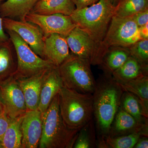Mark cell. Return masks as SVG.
Returning a JSON list of instances; mask_svg holds the SVG:
<instances>
[{
    "label": "cell",
    "instance_id": "obj_1",
    "mask_svg": "<svg viewBox=\"0 0 148 148\" xmlns=\"http://www.w3.org/2000/svg\"><path fill=\"white\" fill-rule=\"evenodd\" d=\"M123 92L112 75L103 73L96 81L92 93L93 116L100 138L109 135Z\"/></svg>",
    "mask_w": 148,
    "mask_h": 148
},
{
    "label": "cell",
    "instance_id": "obj_2",
    "mask_svg": "<svg viewBox=\"0 0 148 148\" xmlns=\"http://www.w3.org/2000/svg\"><path fill=\"white\" fill-rule=\"evenodd\" d=\"M115 6L109 0H100L85 8L75 9L70 15L77 26L87 32L95 43L97 49L96 65L100 64L101 45L106 36Z\"/></svg>",
    "mask_w": 148,
    "mask_h": 148
},
{
    "label": "cell",
    "instance_id": "obj_3",
    "mask_svg": "<svg viewBox=\"0 0 148 148\" xmlns=\"http://www.w3.org/2000/svg\"><path fill=\"white\" fill-rule=\"evenodd\" d=\"M42 133L40 148H73L79 130L69 128L63 120L59 106L58 93L42 114Z\"/></svg>",
    "mask_w": 148,
    "mask_h": 148
},
{
    "label": "cell",
    "instance_id": "obj_4",
    "mask_svg": "<svg viewBox=\"0 0 148 148\" xmlns=\"http://www.w3.org/2000/svg\"><path fill=\"white\" fill-rule=\"evenodd\" d=\"M58 99L61 116L69 128L79 130L93 118L92 94L80 93L64 85Z\"/></svg>",
    "mask_w": 148,
    "mask_h": 148
},
{
    "label": "cell",
    "instance_id": "obj_5",
    "mask_svg": "<svg viewBox=\"0 0 148 148\" xmlns=\"http://www.w3.org/2000/svg\"><path fill=\"white\" fill-rule=\"evenodd\" d=\"M91 65L89 60L71 53L58 67L64 86L80 93L92 94L96 80L91 71Z\"/></svg>",
    "mask_w": 148,
    "mask_h": 148
},
{
    "label": "cell",
    "instance_id": "obj_6",
    "mask_svg": "<svg viewBox=\"0 0 148 148\" xmlns=\"http://www.w3.org/2000/svg\"><path fill=\"white\" fill-rule=\"evenodd\" d=\"M6 32L16 52L17 65L14 75L17 77L32 76L55 67L51 61L35 53L16 33L10 31Z\"/></svg>",
    "mask_w": 148,
    "mask_h": 148
},
{
    "label": "cell",
    "instance_id": "obj_7",
    "mask_svg": "<svg viewBox=\"0 0 148 148\" xmlns=\"http://www.w3.org/2000/svg\"><path fill=\"white\" fill-rule=\"evenodd\" d=\"M140 40L142 39L139 27L131 17L121 18L114 15L101 45L100 64L108 48L112 46L129 48Z\"/></svg>",
    "mask_w": 148,
    "mask_h": 148
},
{
    "label": "cell",
    "instance_id": "obj_8",
    "mask_svg": "<svg viewBox=\"0 0 148 148\" xmlns=\"http://www.w3.org/2000/svg\"><path fill=\"white\" fill-rule=\"evenodd\" d=\"M0 101L10 119L22 116L27 111L23 91L15 75L0 83Z\"/></svg>",
    "mask_w": 148,
    "mask_h": 148
},
{
    "label": "cell",
    "instance_id": "obj_9",
    "mask_svg": "<svg viewBox=\"0 0 148 148\" xmlns=\"http://www.w3.org/2000/svg\"><path fill=\"white\" fill-rule=\"evenodd\" d=\"M2 18L3 26L6 31L16 33L35 53L44 58V35L38 26L27 21H19L8 18Z\"/></svg>",
    "mask_w": 148,
    "mask_h": 148
},
{
    "label": "cell",
    "instance_id": "obj_10",
    "mask_svg": "<svg viewBox=\"0 0 148 148\" xmlns=\"http://www.w3.org/2000/svg\"><path fill=\"white\" fill-rule=\"evenodd\" d=\"M26 20L38 26L44 36L53 34L66 36L77 26L71 16L62 14L45 15L31 12L26 16Z\"/></svg>",
    "mask_w": 148,
    "mask_h": 148
},
{
    "label": "cell",
    "instance_id": "obj_11",
    "mask_svg": "<svg viewBox=\"0 0 148 148\" xmlns=\"http://www.w3.org/2000/svg\"><path fill=\"white\" fill-rule=\"evenodd\" d=\"M66 38L71 54L89 60L91 65H96L97 47L87 32L77 26Z\"/></svg>",
    "mask_w": 148,
    "mask_h": 148
},
{
    "label": "cell",
    "instance_id": "obj_12",
    "mask_svg": "<svg viewBox=\"0 0 148 148\" xmlns=\"http://www.w3.org/2000/svg\"><path fill=\"white\" fill-rule=\"evenodd\" d=\"M22 148L38 147L42 133V114L38 110H27L21 122Z\"/></svg>",
    "mask_w": 148,
    "mask_h": 148
},
{
    "label": "cell",
    "instance_id": "obj_13",
    "mask_svg": "<svg viewBox=\"0 0 148 148\" xmlns=\"http://www.w3.org/2000/svg\"><path fill=\"white\" fill-rule=\"evenodd\" d=\"M50 69L27 77H17L15 75L23 91L27 110H38L42 86L46 75Z\"/></svg>",
    "mask_w": 148,
    "mask_h": 148
},
{
    "label": "cell",
    "instance_id": "obj_14",
    "mask_svg": "<svg viewBox=\"0 0 148 148\" xmlns=\"http://www.w3.org/2000/svg\"><path fill=\"white\" fill-rule=\"evenodd\" d=\"M71 54L66 36L57 34L45 36V59L49 60L56 66L58 67Z\"/></svg>",
    "mask_w": 148,
    "mask_h": 148
},
{
    "label": "cell",
    "instance_id": "obj_15",
    "mask_svg": "<svg viewBox=\"0 0 148 148\" xmlns=\"http://www.w3.org/2000/svg\"><path fill=\"white\" fill-rule=\"evenodd\" d=\"M135 132L148 135V124L140 123L120 107L111 125L109 136L117 137Z\"/></svg>",
    "mask_w": 148,
    "mask_h": 148
},
{
    "label": "cell",
    "instance_id": "obj_16",
    "mask_svg": "<svg viewBox=\"0 0 148 148\" xmlns=\"http://www.w3.org/2000/svg\"><path fill=\"white\" fill-rule=\"evenodd\" d=\"M63 86L58 67L51 68L46 75L42 86L38 108L41 113L42 114L46 111Z\"/></svg>",
    "mask_w": 148,
    "mask_h": 148
},
{
    "label": "cell",
    "instance_id": "obj_17",
    "mask_svg": "<svg viewBox=\"0 0 148 148\" xmlns=\"http://www.w3.org/2000/svg\"><path fill=\"white\" fill-rule=\"evenodd\" d=\"M39 0H6L0 4L2 18L26 21V16L31 12Z\"/></svg>",
    "mask_w": 148,
    "mask_h": 148
},
{
    "label": "cell",
    "instance_id": "obj_18",
    "mask_svg": "<svg viewBox=\"0 0 148 148\" xmlns=\"http://www.w3.org/2000/svg\"><path fill=\"white\" fill-rule=\"evenodd\" d=\"M130 56L129 48L112 46L108 48L103 56L99 65L104 73L112 75L121 67Z\"/></svg>",
    "mask_w": 148,
    "mask_h": 148
},
{
    "label": "cell",
    "instance_id": "obj_19",
    "mask_svg": "<svg viewBox=\"0 0 148 148\" xmlns=\"http://www.w3.org/2000/svg\"><path fill=\"white\" fill-rule=\"evenodd\" d=\"M75 9L72 0H39L31 12L45 15L59 13L70 16Z\"/></svg>",
    "mask_w": 148,
    "mask_h": 148
},
{
    "label": "cell",
    "instance_id": "obj_20",
    "mask_svg": "<svg viewBox=\"0 0 148 148\" xmlns=\"http://www.w3.org/2000/svg\"><path fill=\"white\" fill-rule=\"evenodd\" d=\"M148 69L143 67L132 56L127 58L124 64L112 74L114 79L121 83L148 75Z\"/></svg>",
    "mask_w": 148,
    "mask_h": 148
},
{
    "label": "cell",
    "instance_id": "obj_21",
    "mask_svg": "<svg viewBox=\"0 0 148 148\" xmlns=\"http://www.w3.org/2000/svg\"><path fill=\"white\" fill-rule=\"evenodd\" d=\"M118 83L123 91L131 92L139 98L145 113L148 116V75L143 76L135 79Z\"/></svg>",
    "mask_w": 148,
    "mask_h": 148
},
{
    "label": "cell",
    "instance_id": "obj_22",
    "mask_svg": "<svg viewBox=\"0 0 148 148\" xmlns=\"http://www.w3.org/2000/svg\"><path fill=\"white\" fill-rule=\"evenodd\" d=\"M10 40L0 42V83L15 74L16 64Z\"/></svg>",
    "mask_w": 148,
    "mask_h": 148
},
{
    "label": "cell",
    "instance_id": "obj_23",
    "mask_svg": "<svg viewBox=\"0 0 148 148\" xmlns=\"http://www.w3.org/2000/svg\"><path fill=\"white\" fill-rule=\"evenodd\" d=\"M143 136H148L142 132H135L117 137L108 136L100 138L97 143L98 148H132Z\"/></svg>",
    "mask_w": 148,
    "mask_h": 148
},
{
    "label": "cell",
    "instance_id": "obj_24",
    "mask_svg": "<svg viewBox=\"0 0 148 148\" xmlns=\"http://www.w3.org/2000/svg\"><path fill=\"white\" fill-rule=\"evenodd\" d=\"M120 107L140 123L148 124V116L144 112L142 103L139 98L134 94L123 91Z\"/></svg>",
    "mask_w": 148,
    "mask_h": 148
},
{
    "label": "cell",
    "instance_id": "obj_25",
    "mask_svg": "<svg viewBox=\"0 0 148 148\" xmlns=\"http://www.w3.org/2000/svg\"><path fill=\"white\" fill-rule=\"evenodd\" d=\"M23 116L11 119L2 141L3 148H22L21 122Z\"/></svg>",
    "mask_w": 148,
    "mask_h": 148
},
{
    "label": "cell",
    "instance_id": "obj_26",
    "mask_svg": "<svg viewBox=\"0 0 148 148\" xmlns=\"http://www.w3.org/2000/svg\"><path fill=\"white\" fill-rule=\"evenodd\" d=\"M148 9V0H121L115 7L114 15L121 18L131 17Z\"/></svg>",
    "mask_w": 148,
    "mask_h": 148
},
{
    "label": "cell",
    "instance_id": "obj_27",
    "mask_svg": "<svg viewBox=\"0 0 148 148\" xmlns=\"http://www.w3.org/2000/svg\"><path fill=\"white\" fill-rule=\"evenodd\" d=\"M94 121L93 119L81 128L78 133L73 148H91L97 146Z\"/></svg>",
    "mask_w": 148,
    "mask_h": 148
},
{
    "label": "cell",
    "instance_id": "obj_28",
    "mask_svg": "<svg viewBox=\"0 0 148 148\" xmlns=\"http://www.w3.org/2000/svg\"><path fill=\"white\" fill-rule=\"evenodd\" d=\"M130 56L148 69V39L138 41L129 47Z\"/></svg>",
    "mask_w": 148,
    "mask_h": 148
},
{
    "label": "cell",
    "instance_id": "obj_29",
    "mask_svg": "<svg viewBox=\"0 0 148 148\" xmlns=\"http://www.w3.org/2000/svg\"><path fill=\"white\" fill-rule=\"evenodd\" d=\"M11 119L4 110L0 114V142L1 143L7 129L8 128Z\"/></svg>",
    "mask_w": 148,
    "mask_h": 148
},
{
    "label": "cell",
    "instance_id": "obj_30",
    "mask_svg": "<svg viewBox=\"0 0 148 148\" xmlns=\"http://www.w3.org/2000/svg\"><path fill=\"white\" fill-rule=\"evenodd\" d=\"M131 17L138 27L144 26L148 24V9L138 12Z\"/></svg>",
    "mask_w": 148,
    "mask_h": 148
},
{
    "label": "cell",
    "instance_id": "obj_31",
    "mask_svg": "<svg viewBox=\"0 0 148 148\" xmlns=\"http://www.w3.org/2000/svg\"><path fill=\"white\" fill-rule=\"evenodd\" d=\"M75 6L76 9H80L92 5L100 0H72Z\"/></svg>",
    "mask_w": 148,
    "mask_h": 148
},
{
    "label": "cell",
    "instance_id": "obj_32",
    "mask_svg": "<svg viewBox=\"0 0 148 148\" xmlns=\"http://www.w3.org/2000/svg\"><path fill=\"white\" fill-rule=\"evenodd\" d=\"M148 136H143L138 140L134 148H148Z\"/></svg>",
    "mask_w": 148,
    "mask_h": 148
},
{
    "label": "cell",
    "instance_id": "obj_33",
    "mask_svg": "<svg viewBox=\"0 0 148 148\" xmlns=\"http://www.w3.org/2000/svg\"><path fill=\"white\" fill-rule=\"evenodd\" d=\"M1 1L0 0V3ZM9 36L4 32L3 26V18L0 15V42L7 41L9 40Z\"/></svg>",
    "mask_w": 148,
    "mask_h": 148
},
{
    "label": "cell",
    "instance_id": "obj_34",
    "mask_svg": "<svg viewBox=\"0 0 148 148\" xmlns=\"http://www.w3.org/2000/svg\"><path fill=\"white\" fill-rule=\"evenodd\" d=\"M141 39H148V24L139 27Z\"/></svg>",
    "mask_w": 148,
    "mask_h": 148
},
{
    "label": "cell",
    "instance_id": "obj_35",
    "mask_svg": "<svg viewBox=\"0 0 148 148\" xmlns=\"http://www.w3.org/2000/svg\"><path fill=\"white\" fill-rule=\"evenodd\" d=\"M109 1L115 7L121 0H109Z\"/></svg>",
    "mask_w": 148,
    "mask_h": 148
},
{
    "label": "cell",
    "instance_id": "obj_36",
    "mask_svg": "<svg viewBox=\"0 0 148 148\" xmlns=\"http://www.w3.org/2000/svg\"><path fill=\"white\" fill-rule=\"evenodd\" d=\"M3 107L1 101H0V114H1V113H2V112L3 111Z\"/></svg>",
    "mask_w": 148,
    "mask_h": 148
},
{
    "label": "cell",
    "instance_id": "obj_37",
    "mask_svg": "<svg viewBox=\"0 0 148 148\" xmlns=\"http://www.w3.org/2000/svg\"><path fill=\"white\" fill-rule=\"evenodd\" d=\"M0 148H3L2 145V143L1 142H0Z\"/></svg>",
    "mask_w": 148,
    "mask_h": 148
},
{
    "label": "cell",
    "instance_id": "obj_38",
    "mask_svg": "<svg viewBox=\"0 0 148 148\" xmlns=\"http://www.w3.org/2000/svg\"><path fill=\"white\" fill-rule=\"evenodd\" d=\"M1 1H3V0H1Z\"/></svg>",
    "mask_w": 148,
    "mask_h": 148
}]
</instances>
